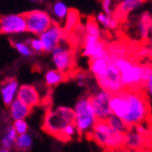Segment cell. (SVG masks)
I'll list each match as a JSON object with an SVG mask.
<instances>
[{"mask_svg":"<svg viewBox=\"0 0 152 152\" xmlns=\"http://www.w3.org/2000/svg\"><path fill=\"white\" fill-rule=\"evenodd\" d=\"M126 110L121 119L128 128L148 121L151 115V106L144 90H124Z\"/></svg>","mask_w":152,"mask_h":152,"instance_id":"cell-1","label":"cell"},{"mask_svg":"<svg viewBox=\"0 0 152 152\" xmlns=\"http://www.w3.org/2000/svg\"><path fill=\"white\" fill-rule=\"evenodd\" d=\"M121 73V83L125 90H144L152 66L137 64L127 57L113 60Z\"/></svg>","mask_w":152,"mask_h":152,"instance_id":"cell-2","label":"cell"},{"mask_svg":"<svg viewBox=\"0 0 152 152\" xmlns=\"http://www.w3.org/2000/svg\"><path fill=\"white\" fill-rule=\"evenodd\" d=\"M104 151L117 152L125 146V133L115 131L106 121H97L88 136Z\"/></svg>","mask_w":152,"mask_h":152,"instance_id":"cell-3","label":"cell"},{"mask_svg":"<svg viewBox=\"0 0 152 152\" xmlns=\"http://www.w3.org/2000/svg\"><path fill=\"white\" fill-rule=\"evenodd\" d=\"M74 123L73 108L59 106L55 109L47 110L43 117L42 129L48 134L58 138L61 131L68 125Z\"/></svg>","mask_w":152,"mask_h":152,"instance_id":"cell-4","label":"cell"},{"mask_svg":"<svg viewBox=\"0 0 152 152\" xmlns=\"http://www.w3.org/2000/svg\"><path fill=\"white\" fill-rule=\"evenodd\" d=\"M74 125L80 136H89L94 128L97 118L93 111L89 95H83L77 99L73 107Z\"/></svg>","mask_w":152,"mask_h":152,"instance_id":"cell-5","label":"cell"},{"mask_svg":"<svg viewBox=\"0 0 152 152\" xmlns=\"http://www.w3.org/2000/svg\"><path fill=\"white\" fill-rule=\"evenodd\" d=\"M152 133L145 126V123L128 128L125 133V146L124 147L133 152H140L148 147Z\"/></svg>","mask_w":152,"mask_h":152,"instance_id":"cell-6","label":"cell"},{"mask_svg":"<svg viewBox=\"0 0 152 152\" xmlns=\"http://www.w3.org/2000/svg\"><path fill=\"white\" fill-rule=\"evenodd\" d=\"M26 23V32L33 36H40L50 28L54 20L50 13L42 10H32L24 14Z\"/></svg>","mask_w":152,"mask_h":152,"instance_id":"cell-7","label":"cell"},{"mask_svg":"<svg viewBox=\"0 0 152 152\" xmlns=\"http://www.w3.org/2000/svg\"><path fill=\"white\" fill-rule=\"evenodd\" d=\"M95 79H96L98 88L111 93L112 95L121 93L125 90L121 83V73L113 60L107 66L106 71Z\"/></svg>","mask_w":152,"mask_h":152,"instance_id":"cell-8","label":"cell"},{"mask_svg":"<svg viewBox=\"0 0 152 152\" xmlns=\"http://www.w3.org/2000/svg\"><path fill=\"white\" fill-rule=\"evenodd\" d=\"M52 62L55 69L62 72L66 75H69L74 71L75 66V56L71 48L64 45V42L56 47L51 53Z\"/></svg>","mask_w":152,"mask_h":152,"instance_id":"cell-9","label":"cell"},{"mask_svg":"<svg viewBox=\"0 0 152 152\" xmlns=\"http://www.w3.org/2000/svg\"><path fill=\"white\" fill-rule=\"evenodd\" d=\"M89 97L97 121H107L112 115L110 108V100L112 97L111 93L98 89L92 94H89Z\"/></svg>","mask_w":152,"mask_h":152,"instance_id":"cell-10","label":"cell"},{"mask_svg":"<svg viewBox=\"0 0 152 152\" xmlns=\"http://www.w3.org/2000/svg\"><path fill=\"white\" fill-rule=\"evenodd\" d=\"M26 32L24 14H7L0 16V34L21 35Z\"/></svg>","mask_w":152,"mask_h":152,"instance_id":"cell-11","label":"cell"},{"mask_svg":"<svg viewBox=\"0 0 152 152\" xmlns=\"http://www.w3.org/2000/svg\"><path fill=\"white\" fill-rule=\"evenodd\" d=\"M66 35V33L64 32V28L60 24L54 22L45 33L39 36L43 45V53L51 54L55 48L64 42Z\"/></svg>","mask_w":152,"mask_h":152,"instance_id":"cell-12","label":"cell"},{"mask_svg":"<svg viewBox=\"0 0 152 152\" xmlns=\"http://www.w3.org/2000/svg\"><path fill=\"white\" fill-rule=\"evenodd\" d=\"M81 54L85 57H88L89 60L104 57L108 54L107 47H106L104 41L100 40V38L85 35Z\"/></svg>","mask_w":152,"mask_h":152,"instance_id":"cell-13","label":"cell"},{"mask_svg":"<svg viewBox=\"0 0 152 152\" xmlns=\"http://www.w3.org/2000/svg\"><path fill=\"white\" fill-rule=\"evenodd\" d=\"M17 98L32 109L41 104L40 93L34 85L24 83V85L20 86L18 90V94H17Z\"/></svg>","mask_w":152,"mask_h":152,"instance_id":"cell-14","label":"cell"},{"mask_svg":"<svg viewBox=\"0 0 152 152\" xmlns=\"http://www.w3.org/2000/svg\"><path fill=\"white\" fill-rule=\"evenodd\" d=\"M19 83L15 77H9L7 78L0 87V96L3 104L9 108L10 104H12L17 98L19 90Z\"/></svg>","mask_w":152,"mask_h":152,"instance_id":"cell-15","label":"cell"},{"mask_svg":"<svg viewBox=\"0 0 152 152\" xmlns=\"http://www.w3.org/2000/svg\"><path fill=\"white\" fill-rule=\"evenodd\" d=\"M145 2V0H121L117 4L115 11H113V15L118 19L126 18L130 13L138 10Z\"/></svg>","mask_w":152,"mask_h":152,"instance_id":"cell-16","label":"cell"},{"mask_svg":"<svg viewBox=\"0 0 152 152\" xmlns=\"http://www.w3.org/2000/svg\"><path fill=\"white\" fill-rule=\"evenodd\" d=\"M32 110H33L32 108L16 98L9 107L10 117L13 119V121H18V119H26L32 113Z\"/></svg>","mask_w":152,"mask_h":152,"instance_id":"cell-17","label":"cell"},{"mask_svg":"<svg viewBox=\"0 0 152 152\" xmlns=\"http://www.w3.org/2000/svg\"><path fill=\"white\" fill-rule=\"evenodd\" d=\"M70 7L66 3H64L61 0H56L51 5V17L53 18L55 23L61 24L66 20V16L70 12Z\"/></svg>","mask_w":152,"mask_h":152,"instance_id":"cell-18","label":"cell"},{"mask_svg":"<svg viewBox=\"0 0 152 152\" xmlns=\"http://www.w3.org/2000/svg\"><path fill=\"white\" fill-rule=\"evenodd\" d=\"M152 31V15L149 12H144L140 15L137 22V32L138 36L142 39H147L150 36V33Z\"/></svg>","mask_w":152,"mask_h":152,"instance_id":"cell-19","label":"cell"},{"mask_svg":"<svg viewBox=\"0 0 152 152\" xmlns=\"http://www.w3.org/2000/svg\"><path fill=\"white\" fill-rule=\"evenodd\" d=\"M112 61L111 57L109 55H106L104 57L99 58H94V59L89 60V71L90 73L94 76V78L100 76L107 69V66Z\"/></svg>","mask_w":152,"mask_h":152,"instance_id":"cell-20","label":"cell"},{"mask_svg":"<svg viewBox=\"0 0 152 152\" xmlns=\"http://www.w3.org/2000/svg\"><path fill=\"white\" fill-rule=\"evenodd\" d=\"M95 20L98 23V26L104 28V30H115L119 26L118 19L113 14H106L104 12H100L96 15Z\"/></svg>","mask_w":152,"mask_h":152,"instance_id":"cell-21","label":"cell"},{"mask_svg":"<svg viewBox=\"0 0 152 152\" xmlns=\"http://www.w3.org/2000/svg\"><path fill=\"white\" fill-rule=\"evenodd\" d=\"M66 79V75L64 74L62 72L58 71L56 69H51L48 70L45 73V83L48 87L53 88L56 87L59 83H61L62 81H64Z\"/></svg>","mask_w":152,"mask_h":152,"instance_id":"cell-22","label":"cell"},{"mask_svg":"<svg viewBox=\"0 0 152 152\" xmlns=\"http://www.w3.org/2000/svg\"><path fill=\"white\" fill-rule=\"evenodd\" d=\"M80 24V14L78 13V11H76L74 9L70 10L69 14L66 16V20L64 21V30L66 34L73 32L75 28H77V26Z\"/></svg>","mask_w":152,"mask_h":152,"instance_id":"cell-23","label":"cell"},{"mask_svg":"<svg viewBox=\"0 0 152 152\" xmlns=\"http://www.w3.org/2000/svg\"><path fill=\"white\" fill-rule=\"evenodd\" d=\"M17 133L13 126H10L5 129L4 133L0 138V147L5 148L12 151L13 148H15V142L17 140Z\"/></svg>","mask_w":152,"mask_h":152,"instance_id":"cell-24","label":"cell"},{"mask_svg":"<svg viewBox=\"0 0 152 152\" xmlns=\"http://www.w3.org/2000/svg\"><path fill=\"white\" fill-rule=\"evenodd\" d=\"M32 146H33V137L31 134L26 133L17 136V140L15 142V149L17 151L28 152L32 149Z\"/></svg>","mask_w":152,"mask_h":152,"instance_id":"cell-25","label":"cell"},{"mask_svg":"<svg viewBox=\"0 0 152 152\" xmlns=\"http://www.w3.org/2000/svg\"><path fill=\"white\" fill-rule=\"evenodd\" d=\"M83 32H85L86 35L94 36V37H98V38H100V35H102L99 26L96 22V20L93 18H89L87 20V22L85 24V28H83Z\"/></svg>","mask_w":152,"mask_h":152,"instance_id":"cell-26","label":"cell"},{"mask_svg":"<svg viewBox=\"0 0 152 152\" xmlns=\"http://www.w3.org/2000/svg\"><path fill=\"white\" fill-rule=\"evenodd\" d=\"M12 45L14 47V49L23 57H32L34 55V52L32 51V49L30 48V45H28L24 41H20V40H13Z\"/></svg>","mask_w":152,"mask_h":152,"instance_id":"cell-27","label":"cell"},{"mask_svg":"<svg viewBox=\"0 0 152 152\" xmlns=\"http://www.w3.org/2000/svg\"><path fill=\"white\" fill-rule=\"evenodd\" d=\"M77 135H79L78 131H77V129H76L75 125H74V123H73V124L68 125V126L61 131L58 140H62V142H69V140H72L73 138H75Z\"/></svg>","mask_w":152,"mask_h":152,"instance_id":"cell-28","label":"cell"},{"mask_svg":"<svg viewBox=\"0 0 152 152\" xmlns=\"http://www.w3.org/2000/svg\"><path fill=\"white\" fill-rule=\"evenodd\" d=\"M106 121H107V123L109 124V126L115 131H118V132H121V133H126L127 130H128V127H127L126 124L123 121V119L115 116L113 114H112L111 116Z\"/></svg>","mask_w":152,"mask_h":152,"instance_id":"cell-29","label":"cell"},{"mask_svg":"<svg viewBox=\"0 0 152 152\" xmlns=\"http://www.w3.org/2000/svg\"><path fill=\"white\" fill-rule=\"evenodd\" d=\"M24 42H26L30 48L32 49V51L34 52V54H40L43 53V45L41 39L39 38V36H33L31 38H26Z\"/></svg>","mask_w":152,"mask_h":152,"instance_id":"cell-30","label":"cell"},{"mask_svg":"<svg viewBox=\"0 0 152 152\" xmlns=\"http://www.w3.org/2000/svg\"><path fill=\"white\" fill-rule=\"evenodd\" d=\"M13 128L16 131L17 135H21L28 133V124L26 119H18V121H13Z\"/></svg>","mask_w":152,"mask_h":152,"instance_id":"cell-31","label":"cell"},{"mask_svg":"<svg viewBox=\"0 0 152 152\" xmlns=\"http://www.w3.org/2000/svg\"><path fill=\"white\" fill-rule=\"evenodd\" d=\"M75 78H76V81H77V85H78L79 87L85 88L86 86H87V83H88V75L83 71L77 72V73L75 74Z\"/></svg>","mask_w":152,"mask_h":152,"instance_id":"cell-32","label":"cell"},{"mask_svg":"<svg viewBox=\"0 0 152 152\" xmlns=\"http://www.w3.org/2000/svg\"><path fill=\"white\" fill-rule=\"evenodd\" d=\"M113 1L114 0H102V12L106 14H113Z\"/></svg>","mask_w":152,"mask_h":152,"instance_id":"cell-33","label":"cell"},{"mask_svg":"<svg viewBox=\"0 0 152 152\" xmlns=\"http://www.w3.org/2000/svg\"><path fill=\"white\" fill-rule=\"evenodd\" d=\"M144 90H146V92L152 97V66L150 70V73L148 75V78L146 80L145 85H144Z\"/></svg>","mask_w":152,"mask_h":152,"instance_id":"cell-34","label":"cell"},{"mask_svg":"<svg viewBox=\"0 0 152 152\" xmlns=\"http://www.w3.org/2000/svg\"><path fill=\"white\" fill-rule=\"evenodd\" d=\"M117 152H133V151H131V150H129V149H127V148L123 147L121 149H119Z\"/></svg>","mask_w":152,"mask_h":152,"instance_id":"cell-35","label":"cell"},{"mask_svg":"<svg viewBox=\"0 0 152 152\" xmlns=\"http://www.w3.org/2000/svg\"><path fill=\"white\" fill-rule=\"evenodd\" d=\"M0 152H11V150L5 149V148H2V147H0Z\"/></svg>","mask_w":152,"mask_h":152,"instance_id":"cell-36","label":"cell"},{"mask_svg":"<svg viewBox=\"0 0 152 152\" xmlns=\"http://www.w3.org/2000/svg\"><path fill=\"white\" fill-rule=\"evenodd\" d=\"M150 50L152 51V35H151V37H150Z\"/></svg>","mask_w":152,"mask_h":152,"instance_id":"cell-37","label":"cell"},{"mask_svg":"<svg viewBox=\"0 0 152 152\" xmlns=\"http://www.w3.org/2000/svg\"><path fill=\"white\" fill-rule=\"evenodd\" d=\"M30 1H32V2H41L42 0H30Z\"/></svg>","mask_w":152,"mask_h":152,"instance_id":"cell-38","label":"cell"},{"mask_svg":"<svg viewBox=\"0 0 152 152\" xmlns=\"http://www.w3.org/2000/svg\"><path fill=\"white\" fill-rule=\"evenodd\" d=\"M150 152H152V144H151V147H150Z\"/></svg>","mask_w":152,"mask_h":152,"instance_id":"cell-39","label":"cell"},{"mask_svg":"<svg viewBox=\"0 0 152 152\" xmlns=\"http://www.w3.org/2000/svg\"><path fill=\"white\" fill-rule=\"evenodd\" d=\"M16 152H24V151H16Z\"/></svg>","mask_w":152,"mask_h":152,"instance_id":"cell-40","label":"cell"}]
</instances>
